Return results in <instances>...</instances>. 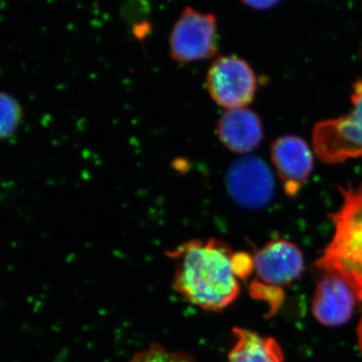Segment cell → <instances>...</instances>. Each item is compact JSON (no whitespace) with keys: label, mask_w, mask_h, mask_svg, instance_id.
Masks as SVG:
<instances>
[{"label":"cell","mask_w":362,"mask_h":362,"mask_svg":"<svg viewBox=\"0 0 362 362\" xmlns=\"http://www.w3.org/2000/svg\"><path fill=\"white\" fill-rule=\"evenodd\" d=\"M351 110L346 115L317 122L312 143L319 160L338 164L362 157V78L352 87Z\"/></svg>","instance_id":"cell-3"},{"label":"cell","mask_w":362,"mask_h":362,"mask_svg":"<svg viewBox=\"0 0 362 362\" xmlns=\"http://www.w3.org/2000/svg\"><path fill=\"white\" fill-rule=\"evenodd\" d=\"M226 187L233 201L246 209H258L272 201L275 180L265 162L256 156H247L228 169Z\"/></svg>","instance_id":"cell-6"},{"label":"cell","mask_w":362,"mask_h":362,"mask_svg":"<svg viewBox=\"0 0 362 362\" xmlns=\"http://www.w3.org/2000/svg\"><path fill=\"white\" fill-rule=\"evenodd\" d=\"M342 204L329 214L334 235L316 261L324 274H334L362 300V183L339 187Z\"/></svg>","instance_id":"cell-2"},{"label":"cell","mask_w":362,"mask_h":362,"mask_svg":"<svg viewBox=\"0 0 362 362\" xmlns=\"http://www.w3.org/2000/svg\"><path fill=\"white\" fill-rule=\"evenodd\" d=\"M357 335H358L359 347H361V350L362 352V317L361 323H359L358 330H357Z\"/></svg>","instance_id":"cell-16"},{"label":"cell","mask_w":362,"mask_h":362,"mask_svg":"<svg viewBox=\"0 0 362 362\" xmlns=\"http://www.w3.org/2000/svg\"><path fill=\"white\" fill-rule=\"evenodd\" d=\"M206 84L211 99L226 110L246 108L256 95L255 71L239 57L216 59L207 71Z\"/></svg>","instance_id":"cell-5"},{"label":"cell","mask_w":362,"mask_h":362,"mask_svg":"<svg viewBox=\"0 0 362 362\" xmlns=\"http://www.w3.org/2000/svg\"><path fill=\"white\" fill-rule=\"evenodd\" d=\"M271 159L286 194L296 197L313 171L314 156L309 145L298 136H281L272 144Z\"/></svg>","instance_id":"cell-8"},{"label":"cell","mask_w":362,"mask_h":362,"mask_svg":"<svg viewBox=\"0 0 362 362\" xmlns=\"http://www.w3.org/2000/svg\"><path fill=\"white\" fill-rule=\"evenodd\" d=\"M171 58L181 64L204 61L218 51V28L214 14L185 7L169 37Z\"/></svg>","instance_id":"cell-4"},{"label":"cell","mask_w":362,"mask_h":362,"mask_svg":"<svg viewBox=\"0 0 362 362\" xmlns=\"http://www.w3.org/2000/svg\"><path fill=\"white\" fill-rule=\"evenodd\" d=\"M166 255L175 262L173 288L188 303L202 310L221 312L239 297L235 252L225 240H190Z\"/></svg>","instance_id":"cell-1"},{"label":"cell","mask_w":362,"mask_h":362,"mask_svg":"<svg viewBox=\"0 0 362 362\" xmlns=\"http://www.w3.org/2000/svg\"><path fill=\"white\" fill-rule=\"evenodd\" d=\"M128 362H199L194 356L180 350H170L163 345L152 343L146 349L136 352Z\"/></svg>","instance_id":"cell-13"},{"label":"cell","mask_w":362,"mask_h":362,"mask_svg":"<svg viewBox=\"0 0 362 362\" xmlns=\"http://www.w3.org/2000/svg\"><path fill=\"white\" fill-rule=\"evenodd\" d=\"M235 342L226 362H284L282 349L273 337L255 331L233 327Z\"/></svg>","instance_id":"cell-11"},{"label":"cell","mask_w":362,"mask_h":362,"mask_svg":"<svg viewBox=\"0 0 362 362\" xmlns=\"http://www.w3.org/2000/svg\"><path fill=\"white\" fill-rule=\"evenodd\" d=\"M23 109L16 98L0 92V139L11 137L20 127Z\"/></svg>","instance_id":"cell-12"},{"label":"cell","mask_w":362,"mask_h":362,"mask_svg":"<svg viewBox=\"0 0 362 362\" xmlns=\"http://www.w3.org/2000/svg\"><path fill=\"white\" fill-rule=\"evenodd\" d=\"M246 6L255 9H270L277 6L280 0H242Z\"/></svg>","instance_id":"cell-15"},{"label":"cell","mask_w":362,"mask_h":362,"mask_svg":"<svg viewBox=\"0 0 362 362\" xmlns=\"http://www.w3.org/2000/svg\"><path fill=\"white\" fill-rule=\"evenodd\" d=\"M356 298V293L341 277L325 274L316 286L312 312L318 322L337 327L349 322Z\"/></svg>","instance_id":"cell-9"},{"label":"cell","mask_w":362,"mask_h":362,"mask_svg":"<svg viewBox=\"0 0 362 362\" xmlns=\"http://www.w3.org/2000/svg\"><path fill=\"white\" fill-rule=\"evenodd\" d=\"M250 294L254 299L265 302L269 306L268 316L274 315L281 308L284 302L285 294L282 288L272 287L262 283L252 281L250 285Z\"/></svg>","instance_id":"cell-14"},{"label":"cell","mask_w":362,"mask_h":362,"mask_svg":"<svg viewBox=\"0 0 362 362\" xmlns=\"http://www.w3.org/2000/svg\"><path fill=\"white\" fill-rule=\"evenodd\" d=\"M256 282L272 287L290 286L301 277L304 257L301 250L286 240H274L254 255Z\"/></svg>","instance_id":"cell-7"},{"label":"cell","mask_w":362,"mask_h":362,"mask_svg":"<svg viewBox=\"0 0 362 362\" xmlns=\"http://www.w3.org/2000/svg\"><path fill=\"white\" fill-rule=\"evenodd\" d=\"M216 131L226 148L239 154L254 151L264 138L261 118L247 107L226 110L218 120Z\"/></svg>","instance_id":"cell-10"}]
</instances>
